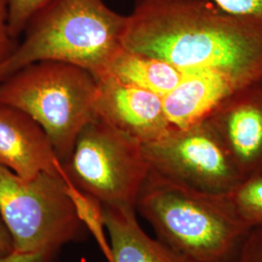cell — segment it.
<instances>
[{
    "label": "cell",
    "instance_id": "obj_5",
    "mask_svg": "<svg viewBox=\"0 0 262 262\" xmlns=\"http://www.w3.org/2000/svg\"><path fill=\"white\" fill-rule=\"evenodd\" d=\"M0 219L18 253L56 254L67 244L85 238L62 172L28 180L0 165Z\"/></svg>",
    "mask_w": 262,
    "mask_h": 262
},
{
    "label": "cell",
    "instance_id": "obj_17",
    "mask_svg": "<svg viewBox=\"0 0 262 262\" xmlns=\"http://www.w3.org/2000/svg\"><path fill=\"white\" fill-rule=\"evenodd\" d=\"M227 262H262V224L249 230Z\"/></svg>",
    "mask_w": 262,
    "mask_h": 262
},
{
    "label": "cell",
    "instance_id": "obj_10",
    "mask_svg": "<svg viewBox=\"0 0 262 262\" xmlns=\"http://www.w3.org/2000/svg\"><path fill=\"white\" fill-rule=\"evenodd\" d=\"M0 165L28 180L62 172L47 133L28 114L7 105H0Z\"/></svg>",
    "mask_w": 262,
    "mask_h": 262
},
{
    "label": "cell",
    "instance_id": "obj_7",
    "mask_svg": "<svg viewBox=\"0 0 262 262\" xmlns=\"http://www.w3.org/2000/svg\"><path fill=\"white\" fill-rule=\"evenodd\" d=\"M143 149L150 170L199 190L228 193L244 180L206 120L173 127L159 140L143 144Z\"/></svg>",
    "mask_w": 262,
    "mask_h": 262
},
{
    "label": "cell",
    "instance_id": "obj_2",
    "mask_svg": "<svg viewBox=\"0 0 262 262\" xmlns=\"http://www.w3.org/2000/svg\"><path fill=\"white\" fill-rule=\"evenodd\" d=\"M126 16L104 0H50L29 19L15 50L0 63V83L26 66L59 61L99 79L122 48Z\"/></svg>",
    "mask_w": 262,
    "mask_h": 262
},
{
    "label": "cell",
    "instance_id": "obj_16",
    "mask_svg": "<svg viewBox=\"0 0 262 262\" xmlns=\"http://www.w3.org/2000/svg\"><path fill=\"white\" fill-rule=\"evenodd\" d=\"M50 0H6L8 24L12 37L18 40L29 19Z\"/></svg>",
    "mask_w": 262,
    "mask_h": 262
},
{
    "label": "cell",
    "instance_id": "obj_8",
    "mask_svg": "<svg viewBox=\"0 0 262 262\" xmlns=\"http://www.w3.org/2000/svg\"><path fill=\"white\" fill-rule=\"evenodd\" d=\"M94 113L142 144L159 140L173 128L162 96L110 74L97 79Z\"/></svg>",
    "mask_w": 262,
    "mask_h": 262
},
{
    "label": "cell",
    "instance_id": "obj_4",
    "mask_svg": "<svg viewBox=\"0 0 262 262\" xmlns=\"http://www.w3.org/2000/svg\"><path fill=\"white\" fill-rule=\"evenodd\" d=\"M97 80L79 66L39 61L0 83V105L28 114L47 133L61 163L95 118Z\"/></svg>",
    "mask_w": 262,
    "mask_h": 262
},
{
    "label": "cell",
    "instance_id": "obj_11",
    "mask_svg": "<svg viewBox=\"0 0 262 262\" xmlns=\"http://www.w3.org/2000/svg\"><path fill=\"white\" fill-rule=\"evenodd\" d=\"M249 85L223 72L186 73L176 89L163 97L169 122L175 128L203 122L231 94Z\"/></svg>",
    "mask_w": 262,
    "mask_h": 262
},
{
    "label": "cell",
    "instance_id": "obj_21",
    "mask_svg": "<svg viewBox=\"0 0 262 262\" xmlns=\"http://www.w3.org/2000/svg\"><path fill=\"white\" fill-rule=\"evenodd\" d=\"M14 252V245L8 229L0 219V258Z\"/></svg>",
    "mask_w": 262,
    "mask_h": 262
},
{
    "label": "cell",
    "instance_id": "obj_20",
    "mask_svg": "<svg viewBox=\"0 0 262 262\" xmlns=\"http://www.w3.org/2000/svg\"><path fill=\"white\" fill-rule=\"evenodd\" d=\"M55 254L47 253H18L13 252L1 257L0 262H54Z\"/></svg>",
    "mask_w": 262,
    "mask_h": 262
},
{
    "label": "cell",
    "instance_id": "obj_18",
    "mask_svg": "<svg viewBox=\"0 0 262 262\" xmlns=\"http://www.w3.org/2000/svg\"><path fill=\"white\" fill-rule=\"evenodd\" d=\"M225 13L262 23V0H210Z\"/></svg>",
    "mask_w": 262,
    "mask_h": 262
},
{
    "label": "cell",
    "instance_id": "obj_12",
    "mask_svg": "<svg viewBox=\"0 0 262 262\" xmlns=\"http://www.w3.org/2000/svg\"><path fill=\"white\" fill-rule=\"evenodd\" d=\"M103 208L113 262H191L148 236L137 221L135 209Z\"/></svg>",
    "mask_w": 262,
    "mask_h": 262
},
{
    "label": "cell",
    "instance_id": "obj_3",
    "mask_svg": "<svg viewBox=\"0 0 262 262\" xmlns=\"http://www.w3.org/2000/svg\"><path fill=\"white\" fill-rule=\"evenodd\" d=\"M159 240L191 262H227L249 228L227 193L199 190L150 169L136 202Z\"/></svg>",
    "mask_w": 262,
    "mask_h": 262
},
{
    "label": "cell",
    "instance_id": "obj_15",
    "mask_svg": "<svg viewBox=\"0 0 262 262\" xmlns=\"http://www.w3.org/2000/svg\"><path fill=\"white\" fill-rule=\"evenodd\" d=\"M238 217L249 228L262 224V175L242 180L228 193Z\"/></svg>",
    "mask_w": 262,
    "mask_h": 262
},
{
    "label": "cell",
    "instance_id": "obj_9",
    "mask_svg": "<svg viewBox=\"0 0 262 262\" xmlns=\"http://www.w3.org/2000/svg\"><path fill=\"white\" fill-rule=\"evenodd\" d=\"M206 121L244 179L262 175V84L231 94Z\"/></svg>",
    "mask_w": 262,
    "mask_h": 262
},
{
    "label": "cell",
    "instance_id": "obj_13",
    "mask_svg": "<svg viewBox=\"0 0 262 262\" xmlns=\"http://www.w3.org/2000/svg\"><path fill=\"white\" fill-rule=\"evenodd\" d=\"M106 74L162 97L175 90L186 76L184 71L163 59L123 47L113 58Z\"/></svg>",
    "mask_w": 262,
    "mask_h": 262
},
{
    "label": "cell",
    "instance_id": "obj_19",
    "mask_svg": "<svg viewBox=\"0 0 262 262\" xmlns=\"http://www.w3.org/2000/svg\"><path fill=\"white\" fill-rule=\"evenodd\" d=\"M18 42L10 33L6 0H0V63L12 54Z\"/></svg>",
    "mask_w": 262,
    "mask_h": 262
},
{
    "label": "cell",
    "instance_id": "obj_6",
    "mask_svg": "<svg viewBox=\"0 0 262 262\" xmlns=\"http://www.w3.org/2000/svg\"><path fill=\"white\" fill-rule=\"evenodd\" d=\"M62 168L76 187L103 206L135 210L150 173L140 141L96 117L80 133Z\"/></svg>",
    "mask_w": 262,
    "mask_h": 262
},
{
    "label": "cell",
    "instance_id": "obj_14",
    "mask_svg": "<svg viewBox=\"0 0 262 262\" xmlns=\"http://www.w3.org/2000/svg\"><path fill=\"white\" fill-rule=\"evenodd\" d=\"M62 175L66 180V193L71 200L79 221L84 225L86 231L94 237L106 261L113 262L112 248L110 240L106 235L107 227L102 203L95 197L76 187L66 177L63 171Z\"/></svg>",
    "mask_w": 262,
    "mask_h": 262
},
{
    "label": "cell",
    "instance_id": "obj_1",
    "mask_svg": "<svg viewBox=\"0 0 262 262\" xmlns=\"http://www.w3.org/2000/svg\"><path fill=\"white\" fill-rule=\"evenodd\" d=\"M122 44L185 73L216 71L262 84V23L227 14L210 0H138Z\"/></svg>",
    "mask_w": 262,
    "mask_h": 262
}]
</instances>
